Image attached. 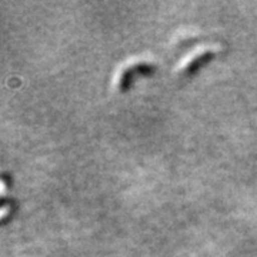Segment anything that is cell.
<instances>
[{
	"mask_svg": "<svg viewBox=\"0 0 257 257\" xmlns=\"http://www.w3.org/2000/svg\"><path fill=\"white\" fill-rule=\"evenodd\" d=\"M6 192H8V184H6L5 180L0 179V197H3L6 194Z\"/></svg>",
	"mask_w": 257,
	"mask_h": 257,
	"instance_id": "277c9868",
	"label": "cell"
},
{
	"mask_svg": "<svg viewBox=\"0 0 257 257\" xmlns=\"http://www.w3.org/2000/svg\"><path fill=\"white\" fill-rule=\"evenodd\" d=\"M210 56H213V50H199V52H196L190 59L184 60L182 66H180V69H179V72L183 74L193 73L199 67V64L209 60Z\"/></svg>",
	"mask_w": 257,
	"mask_h": 257,
	"instance_id": "7a4b0ae2",
	"label": "cell"
},
{
	"mask_svg": "<svg viewBox=\"0 0 257 257\" xmlns=\"http://www.w3.org/2000/svg\"><path fill=\"white\" fill-rule=\"evenodd\" d=\"M153 70V66L152 64L146 63V62H133V63L127 64L126 67H123L121 74H119L116 77V83L119 84L120 89H124L127 86L128 80H130V76L135 73V72H152Z\"/></svg>",
	"mask_w": 257,
	"mask_h": 257,
	"instance_id": "6da1fadb",
	"label": "cell"
},
{
	"mask_svg": "<svg viewBox=\"0 0 257 257\" xmlns=\"http://www.w3.org/2000/svg\"><path fill=\"white\" fill-rule=\"evenodd\" d=\"M10 211H12V207H10L9 204L2 206V207H0V221L5 220V219H6V217L10 214Z\"/></svg>",
	"mask_w": 257,
	"mask_h": 257,
	"instance_id": "3957f363",
	"label": "cell"
}]
</instances>
